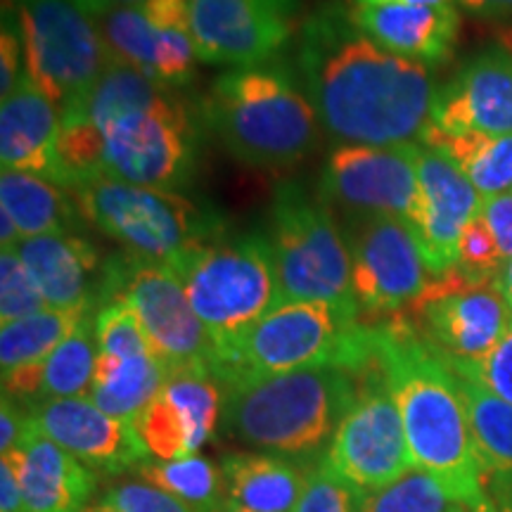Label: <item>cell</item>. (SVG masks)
Instances as JSON below:
<instances>
[{
	"mask_svg": "<svg viewBox=\"0 0 512 512\" xmlns=\"http://www.w3.org/2000/svg\"><path fill=\"white\" fill-rule=\"evenodd\" d=\"M356 377L358 396L354 406L339 422L328 451L318 463L368 494L394 484L413 463L399 406L377 358Z\"/></svg>",
	"mask_w": 512,
	"mask_h": 512,
	"instance_id": "13",
	"label": "cell"
},
{
	"mask_svg": "<svg viewBox=\"0 0 512 512\" xmlns=\"http://www.w3.org/2000/svg\"><path fill=\"white\" fill-rule=\"evenodd\" d=\"M451 368L472 375L475 380L482 382L484 387H489L496 396H501L503 401L512 403V325L482 363H475V366L456 363V366Z\"/></svg>",
	"mask_w": 512,
	"mask_h": 512,
	"instance_id": "41",
	"label": "cell"
},
{
	"mask_svg": "<svg viewBox=\"0 0 512 512\" xmlns=\"http://www.w3.org/2000/svg\"><path fill=\"white\" fill-rule=\"evenodd\" d=\"M88 318V311L46 309L12 320L0 328V366L3 373L41 363Z\"/></svg>",
	"mask_w": 512,
	"mask_h": 512,
	"instance_id": "30",
	"label": "cell"
},
{
	"mask_svg": "<svg viewBox=\"0 0 512 512\" xmlns=\"http://www.w3.org/2000/svg\"><path fill=\"white\" fill-rule=\"evenodd\" d=\"M351 22L377 46L427 67L444 64L456 48L460 15L453 5H354Z\"/></svg>",
	"mask_w": 512,
	"mask_h": 512,
	"instance_id": "22",
	"label": "cell"
},
{
	"mask_svg": "<svg viewBox=\"0 0 512 512\" xmlns=\"http://www.w3.org/2000/svg\"><path fill=\"white\" fill-rule=\"evenodd\" d=\"M50 309L91 311L100 299L102 264L98 249L76 233L38 235L12 249Z\"/></svg>",
	"mask_w": 512,
	"mask_h": 512,
	"instance_id": "21",
	"label": "cell"
},
{
	"mask_svg": "<svg viewBox=\"0 0 512 512\" xmlns=\"http://www.w3.org/2000/svg\"><path fill=\"white\" fill-rule=\"evenodd\" d=\"M358 396L344 368H304L223 387V430L240 444L287 460L323 458Z\"/></svg>",
	"mask_w": 512,
	"mask_h": 512,
	"instance_id": "4",
	"label": "cell"
},
{
	"mask_svg": "<svg viewBox=\"0 0 512 512\" xmlns=\"http://www.w3.org/2000/svg\"><path fill=\"white\" fill-rule=\"evenodd\" d=\"M494 285H496V290L503 294V299L508 302V306L512 309V259L505 261L501 273L496 275Z\"/></svg>",
	"mask_w": 512,
	"mask_h": 512,
	"instance_id": "48",
	"label": "cell"
},
{
	"mask_svg": "<svg viewBox=\"0 0 512 512\" xmlns=\"http://www.w3.org/2000/svg\"><path fill=\"white\" fill-rule=\"evenodd\" d=\"M31 427V415L27 408H19L17 401L3 394V406H0V451L10 453L22 444Z\"/></svg>",
	"mask_w": 512,
	"mask_h": 512,
	"instance_id": "44",
	"label": "cell"
},
{
	"mask_svg": "<svg viewBox=\"0 0 512 512\" xmlns=\"http://www.w3.org/2000/svg\"><path fill=\"white\" fill-rule=\"evenodd\" d=\"M27 411L43 437L55 441L93 470L119 475L128 467H140L150 458L140 444L133 422L112 418L88 396L38 401Z\"/></svg>",
	"mask_w": 512,
	"mask_h": 512,
	"instance_id": "18",
	"label": "cell"
},
{
	"mask_svg": "<svg viewBox=\"0 0 512 512\" xmlns=\"http://www.w3.org/2000/svg\"><path fill=\"white\" fill-rule=\"evenodd\" d=\"M46 309L50 306L38 292L34 280L29 278L27 268L22 266L17 254L12 249H3L0 254V320L3 325Z\"/></svg>",
	"mask_w": 512,
	"mask_h": 512,
	"instance_id": "38",
	"label": "cell"
},
{
	"mask_svg": "<svg viewBox=\"0 0 512 512\" xmlns=\"http://www.w3.org/2000/svg\"><path fill=\"white\" fill-rule=\"evenodd\" d=\"M162 392L188 422L195 451L214 437L223 418V387L209 370H178L171 373Z\"/></svg>",
	"mask_w": 512,
	"mask_h": 512,
	"instance_id": "33",
	"label": "cell"
},
{
	"mask_svg": "<svg viewBox=\"0 0 512 512\" xmlns=\"http://www.w3.org/2000/svg\"><path fill=\"white\" fill-rule=\"evenodd\" d=\"M302 0H190L197 57L245 69L266 64L290 41Z\"/></svg>",
	"mask_w": 512,
	"mask_h": 512,
	"instance_id": "16",
	"label": "cell"
},
{
	"mask_svg": "<svg viewBox=\"0 0 512 512\" xmlns=\"http://www.w3.org/2000/svg\"><path fill=\"white\" fill-rule=\"evenodd\" d=\"M133 427H136L147 456L157 460H178L195 453L188 422L164 392L147 403L133 420Z\"/></svg>",
	"mask_w": 512,
	"mask_h": 512,
	"instance_id": "35",
	"label": "cell"
},
{
	"mask_svg": "<svg viewBox=\"0 0 512 512\" xmlns=\"http://www.w3.org/2000/svg\"><path fill=\"white\" fill-rule=\"evenodd\" d=\"M420 204L411 226L432 275H444L458 264V242L467 223L482 211L479 195L463 169L434 147L420 145Z\"/></svg>",
	"mask_w": 512,
	"mask_h": 512,
	"instance_id": "17",
	"label": "cell"
},
{
	"mask_svg": "<svg viewBox=\"0 0 512 512\" xmlns=\"http://www.w3.org/2000/svg\"><path fill=\"white\" fill-rule=\"evenodd\" d=\"M479 216L486 221L501 249L503 261L512 259V192L484 200Z\"/></svg>",
	"mask_w": 512,
	"mask_h": 512,
	"instance_id": "43",
	"label": "cell"
},
{
	"mask_svg": "<svg viewBox=\"0 0 512 512\" xmlns=\"http://www.w3.org/2000/svg\"><path fill=\"white\" fill-rule=\"evenodd\" d=\"M95 363H98L95 325H91V318H86L46 358L41 401L79 399V396H86L93 387Z\"/></svg>",
	"mask_w": 512,
	"mask_h": 512,
	"instance_id": "32",
	"label": "cell"
},
{
	"mask_svg": "<svg viewBox=\"0 0 512 512\" xmlns=\"http://www.w3.org/2000/svg\"><path fill=\"white\" fill-rule=\"evenodd\" d=\"M0 211L15 221L22 240L38 235L76 233L81 211L67 188L29 171H3L0 176Z\"/></svg>",
	"mask_w": 512,
	"mask_h": 512,
	"instance_id": "27",
	"label": "cell"
},
{
	"mask_svg": "<svg viewBox=\"0 0 512 512\" xmlns=\"http://www.w3.org/2000/svg\"><path fill=\"white\" fill-rule=\"evenodd\" d=\"M411 5H453V0H411Z\"/></svg>",
	"mask_w": 512,
	"mask_h": 512,
	"instance_id": "50",
	"label": "cell"
},
{
	"mask_svg": "<svg viewBox=\"0 0 512 512\" xmlns=\"http://www.w3.org/2000/svg\"><path fill=\"white\" fill-rule=\"evenodd\" d=\"M297 67L320 126L339 145L420 143L437 88L430 67L377 46L349 8H323L302 24Z\"/></svg>",
	"mask_w": 512,
	"mask_h": 512,
	"instance_id": "1",
	"label": "cell"
},
{
	"mask_svg": "<svg viewBox=\"0 0 512 512\" xmlns=\"http://www.w3.org/2000/svg\"><path fill=\"white\" fill-rule=\"evenodd\" d=\"M460 503L427 472H406L384 489L361 494L358 512H453Z\"/></svg>",
	"mask_w": 512,
	"mask_h": 512,
	"instance_id": "34",
	"label": "cell"
},
{
	"mask_svg": "<svg viewBox=\"0 0 512 512\" xmlns=\"http://www.w3.org/2000/svg\"><path fill=\"white\" fill-rule=\"evenodd\" d=\"M221 512H226V510H221Z\"/></svg>",
	"mask_w": 512,
	"mask_h": 512,
	"instance_id": "54",
	"label": "cell"
},
{
	"mask_svg": "<svg viewBox=\"0 0 512 512\" xmlns=\"http://www.w3.org/2000/svg\"><path fill=\"white\" fill-rule=\"evenodd\" d=\"M420 145L434 147L451 157L470 178L482 200L512 192V133H446L430 124L422 133Z\"/></svg>",
	"mask_w": 512,
	"mask_h": 512,
	"instance_id": "29",
	"label": "cell"
},
{
	"mask_svg": "<svg viewBox=\"0 0 512 512\" xmlns=\"http://www.w3.org/2000/svg\"><path fill=\"white\" fill-rule=\"evenodd\" d=\"M226 512H294L302 501L306 472L294 460L271 453H238L223 460Z\"/></svg>",
	"mask_w": 512,
	"mask_h": 512,
	"instance_id": "26",
	"label": "cell"
},
{
	"mask_svg": "<svg viewBox=\"0 0 512 512\" xmlns=\"http://www.w3.org/2000/svg\"><path fill=\"white\" fill-rule=\"evenodd\" d=\"M503 256L498 242L482 216L467 223L458 242L456 268L472 285H494L496 275L503 268Z\"/></svg>",
	"mask_w": 512,
	"mask_h": 512,
	"instance_id": "37",
	"label": "cell"
},
{
	"mask_svg": "<svg viewBox=\"0 0 512 512\" xmlns=\"http://www.w3.org/2000/svg\"><path fill=\"white\" fill-rule=\"evenodd\" d=\"M79 112L105 138V178L178 192L197 171V128L171 88L121 64H107ZM64 110V112H69Z\"/></svg>",
	"mask_w": 512,
	"mask_h": 512,
	"instance_id": "3",
	"label": "cell"
},
{
	"mask_svg": "<svg viewBox=\"0 0 512 512\" xmlns=\"http://www.w3.org/2000/svg\"><path fill=\"white\" fill-rule=\"evenodd\" d=\"M15 470L27 512H83L95 491V475L72 453L43 437L31 422L27 437L5 453Z\"/></svg>",
	"mask_w": 512,
	"mask_h": 512,
	"instance_id": "23",
	"label": "cell"
},
{
	"mask_svg": "<svg viewBox=\"0 0 512 512\" xmlns=\"http://www.w3.org/2000/svg\"><path fill=\"white\" fill-rule=\"evenodd\" d=\"M460 5L475 17L498 19L512 15V0H460Z\"/></svg>",
	"mask_w": 512,
	"mask_h": 512,
	"instance_id": "46",
	"label": "cell"
},
{
	"mask_svg": "<svg viewBox=\"0 0 512 512\" xmlns=\"http://www.w3.org/2000/svg\"><path fill=\"white\" fill-rule=\"evenodd\" d=\"M351 280L361 318L380 323L406 311L434 275L408 221L382 214H344Z\"/></svg>",
	"mask_w": 512,
	"mask_h": 512,
	"instance_id": "12",
	"label": "cell"
},
{
	"mask_svg": "<svg viewBox=\"0 0 512 512\" xmlns=\"http://www.w3.org/2000/svg\"><path fill=\"white\" fill-rule=\"evenodd\" d=\"M373 328L375 358L399 406L413 467L465 508H489L456 373L399 313Z\"/></svg>",
	"mask_w": 512,
	"mask_h": 512,
	"instance_id": "2",
	"label": "cell"
},
{
	"mask_svg": "<svg viewBox=\"0 0 512 512\" xmlns=\"http://www.w3.org/2000/svg\"><path fill=\"white\" fill-rule=\"evenodd\" d=\"M280 304L323 302L358 311L351 252L342 223L302 183L283 181L273 192L271 235Z\"/></svg>",
	"mask_w": 512,
	"mask_h": 512,
	"instance_id": "9",
	"label": "cell"
},
{
	"mask_svg": "<svg viewBox=\"0 0 512 512\" xmlns=\"http://www.w3.org/2000/svg\"><path fill=\"white\" fill-rule=\"evenodd\" d=\"M95 344H98V356H145L155 354L147 342L143 325L136 318L131 306L121 299H110L100 304L98 316H95Z\"/></svg>",
	"mask_w": 512,
	"mask_h": 512,
	"instance_id": "36",
	"label": "cell"
},
{
	"mask_svg": "<svg viewBox=\"0 0 512 512\" xmlns=\"http://www.w3.org/2000/svg\"><path fill=\"white\" fill-rule=\"evenodd\" d=\"M79 3L91 12L93 17L105 15V12L117 10V8H128V5H140L143 0H79Z\"/></svg>",
	"mask_w": 512,
	"mask_h": 512,
	"instance_id": "47",
	"label": "cell"
},
{
	"mask_svg": "<svg viewBox=\"0 0 512 512\" xmlns=\"http://www.w3.org/2000/svg\"><path fill=\"white\" fill-rule=\"evenodd\" d=\"M373 361L375 328L361 313L323 302H287L219 351L211 373L226 387L304 368L332 366L358 375Z\"/></svg>",
	"mask_w": 512,
	"mask_h": 512,
	"instance_id": "6",
	"label": "cell"
},
{
	"mask_svg": "<svg viewBox=\"0 0 512 512\" xmlns=\"http://www.w3.org/2000/svg\"><path fill=\"white\" fill-rule=\"evenodd\" d=\"M24 48V76L60 112L86 98L107 69L98 22L79 0H10Z\"/></svg>",
	"mask_w": 512,
	"mask_h": 512,
	"instance_id": "10",
	"label": "cell"
},
{
	"mask_svg": "<svg viewBox=\"0 0 512 512\" xmlns=\"http://www.w3.org/2000/svg\"><path fill=\"white\" fill-rule=\"evenodd\" d=\"M121 299L143 325L147 342L159 361L178 370H209L216 361V344L192 311L176 271L157 261L119 254L105 264L100 304Z\"/></svg>",
	"mask_w": 512,
	"mask_h": 512,
	"instance_id": "11",
	"label": "cell"
},
{
	"mask_svg": "<svg viewBox=\"0 0 512 512\" xmlns=\"http://www.w3.org/2000/svg\"><path fill=\"white\" fill-rule=\"evenodd\" d=\"M107 64H121L150 76L164 88H181L195 76L197 57L190 31L159 29L140 5H128L95 17Z\"/></svg>",
	"mask_w": 512,
	"mask_h": 512,
	"instance_id": "20",
	"label": "cell"
},
{
	"mask_svg": "<svg viewBox=\"0 0 512 512\" xmlns=\"http://www.w3.org/2000/svg\"><path fill=\"white\" fill-rule=\"evenodd\" d=\"M169 375V368L155 354L98 356L88 399L112 418L133 422L147 403L162 394Z\"/></svg>",
	"mask_w": 512,
	"mask_h": 512,
	"instance_id": "28",
	"label": "cell"
},
{
	"mask_svg": "<svg viewBox=\"0 0 512 512\" xmlns=\"http://www.w3.org/2000/svg\"><path fill=\"white\" fill-rule=\"evenodd\" d=\"M171 268L214 339L216 354L280 306L275 256L264 233L219 238L183 254Z\"/></svg>",
	"mask_w": 512,
	"mask_h": 512,
	"instance_id": "7",
	"label": "cell"
},
{
	"mask_svg": "<svg viewBox=\"0 0 512 512\" xmlns=\"http://www.w3.org/2000/svg\"><path fill=\"white\" fill-rule=\"evenodd\" d=\"M83 512H117V510H112L110 505H105V503H98V505H91V508H86Z\"/></svg>",
	"mask_w": 512,
	"mask_h": 512,
	"instance_id": "51",
	"label": "cell"
},
{
	"mask_svg": "<svg viewBox=\"0 0 512 512\" xmlns=\"http://www.w3.org/2000/svg\"><path fill=\"white\" fill-rule=\"evenodd\" d=\"M140 479L166 494L181 498L200 512H221L226 479L209 458L188 456L178 460H155L136 467Z\"/></svg>",
	"mask_w": 512,
	"mask_h": 512,
	"instance_id": "31",
	"label": "cell"
},
{
	"mask_svg": "<svg viewBox=\"0 0 512 512\" xmlns=\"http://www.w3.org/2000/svg\"><path fill=\"white\" fill-rule=\"evenodd\" d=\"M22 36H19L15 10L5 5L3 8V34H0V93L10 95L15 86L22 81Z\"/></svg>",
	"mask_w": 512,
	"mask_h": 512,
	"instance_id": "42",
	"label": "cell"
},
{
	"mask_svg": "<svg viewBox=\"0 0 512 512\" xmlns=\"http://www.w3.org/2000/svg\"><path fill=\"white\" fill-rule=\"evenodd\" d=\"M453 373L467 406L491 510L512 512V403L503 401L472 375L460 370Z\"/></svg>",
	"mask_w": 512,
	"mask_h": 512,
	"instance_id": "25",
	"label": "cell"
},
{
	"mask_svg": "<svg viewBox=\"0 0 512 512\" xmlns=\"http://www.w3.org/2000/svg\"><path fill=\"white\" fill-rule=\"evenodd\" d=\"M358 5H387V3H411V0H356Z\"/></svg>",
	"mask_w": 512,
	"mask_h": 512,
	"instance_id": "49",
	"label": "cell"
},
{
	"mask_svg": "<svg viewBox=\"0 0 512 512\" xmlns=\"http://www.w3.org/2000/svg\"><path fill=\"white\" fill-rule=\"evenodd\" d=\"M100 503L110 505L117 512H200L181 501V498L157 489V486L147 482H131V479L110 486Z\"/></svg>",
	"mask_w": 512,
	"mask_h": 512,
	"instance_id": "40",
	"label": "cell"
},
{
	"mask_svg": "<svg viewBox=\"0 0 512 512\" xmlns=\"http://www.w3.org/2000/svg\"><path fill=\"white\" fill-rule=\"evenodd\" d=\"M432 124L446 133H512V46H491L472 55L439 88Z\"/></svg>",
	"mask_w": 512,
	"mask_h": 512,
	"instance_id": "19",
	"label": "cell"
},
{
	"mask_svg": "<svg viewBox=\"0 0 512 512\" xmlns=\"http://www.w3.org/2000/svg\"><path fill=\"white\" fill-rule=\"evenodd\" d=\"M420 143L339 145L320 178V200L344 214H382L413 223L420 204Z\"/></svg>",
	"mask_w": 512,
	"mask_h": 512,
	"instance_id": "15",
	"label": "cell"
},
{
	"mask_svg": "<svg viewBox=\"0 0 512 512\" xmlns=\"http://www.w3.org/2000/svg\"><path fill=\"white\" fill-rule=\"evenodd\" d=\"M477 512H494V510H491V505H489V508H484V510H477Z\"/></svg>",
	"mask_w": 512,
	"mask_h": 512,
	"instance_id": "53",
	"label": "cell"
},
{
	"mask_svg": "<svg viewBox=\"0 0 512 512\" xmlns=\"http://www.w3.org/2000/svg\"><path fill=\"white\" fill-rule=\"evenodd\" d=\"M361 494L363 491L316 463L306 470L304 494L294 512H358Z\"/></svg>",
	"mask_w": 512,
	"mask_h": 512,
	"instance_id": "39",
	"label": "cell"
},
{
	"mask_svg": "<svg viewBox=\"0 0 512 512\" xmlns=\"http://www.w3.org/2000/svg\"><path fill=\"white\" fill-rule=\"evenodd\" d=\"M399 316L448 366L482 363L512 325V309L496 285H472L458 268L434 275Z\"/></svg>",
	"mask_w": 512,
	"mask_h": 512,
	"instance_id": "14",
	"label": "cell"
},
{
	"mask_svg": "<svg viewBox=\"0 0 512 512\" xmlns=\"http://www.w3.org/2000/svg\"><path fill=\"white\" fill-rule=\"evenodd\" d=\"M62 112L27 76L0 105V164L3 171H29L60 185L57 138Z\"/></svg>",
	"mask_w": 512,
	"mask_h": 512,
	"instance_id": "24",
	"label": "cell"
},
{
	"mask_svg": "<svg viewBox=\"0 0 512 512\" xmlns=\"http://www.w3.org/2000/svg\"><path fill=\"white\" fill-rule=\"evenodd\" d=\"M204 121L238 162L254 169H287L309 155L318 114L283 64L233 69L211 83Z\"/></svg>",
	"mask_w": 512,
	"mask_h": 512,
	"instance_id": "5",
	"label": "cell"
},
{
	"mask_svg": "<svg viewBox=\"0 0 512 512\" xmlns=\"http://www.w3.org/2000/svg\"><path fill=\"white\" fill-rule=\"evenodd\" d=\"M453 512H477V510H470V508H465V505H458V508Z\"/></svg>",
	"mask_w": 512,
	"mask_h": 512,
	"instance_id": "52",
	"label": "cell"
},
{
	"mask_svg": "<svg viewBox=\"0 0 512 512\" xmlns=\"http://www.w3.org/2000/svg\"><path fill=\"white\" fill-rule=\"evenodd\" d=\"M72 192L81 216L124 245L128 254L171 266L192 249L223 238L221 214L209 204H195L181 192L143 188L98 178Z\"/></svg>",
	"mask_w": 512,
	"mask_h": 512,
	"instance_id": "8",
	"label": "cell"
},
{
	"mask_svg": "<svg viewBox=\"0 0 512 512\" xmlns=\"http://www.w3.org/2000/svg\"><path fill=\"white\" fill-rule=\"evenodd\" d=\"M0 512H27L22 489L8 458L0 460Z\"/></svg>",
	"mask_w": 512,
	"mask_h": 512,
	"instance_id": "45",
	"label": "cell"
}]
</instances>
